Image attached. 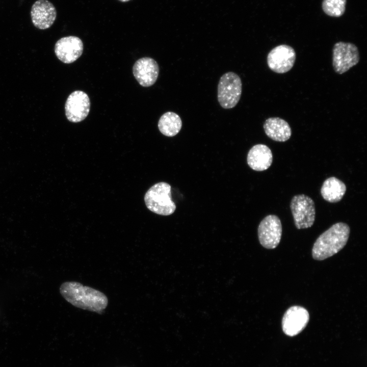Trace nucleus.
Instances as JSON below:
<instances>
[{"label": "nucleus", "instance_id": "nucleus-1", "mask_svg": "<svg viewBox=\"0 0 367 367\" xmlns=\"http://www.w3.org/2000/svg\"><path fill=\"white\" fill-rule=\"evenodd\" d=\"M60 292L73 306L99 314L103 312L108 304V299L104 294L78 282L63 283Z\"/></svg>", "mask_w": 367, "mask_h": 367}, {"label": "nucleus", "instance_id": "nucleus-2", "mask_svg": "<svg viewBox=\"0 0 367 367\" xmlns=\"http://www.w3.org/2000/svg\"><path fill=\"white\" fill-rule=\"evenodd\" d=\"M350 229L348 224L338 222L333 224L317 239L312 249L313 259L322 260L339 252L346 245Z\"/></svg>", "mask_w": 367, "mask_h": 367}, {"label": "nucleus", "instance_id": "nucleus-3", "mask_svg": "<svg viewBox=\"0 0 367 367\" xmlns=\"http://www.w3.org/2000/svg\"><path fill=\"white\" fill-rule=\"evenodd\" d=\"M171 187L168 183L161 182L152 186L146 193L144 201L151 212L162 216L172 214L176 209L171 198Z\"/></svg>", "mask_w": 367, "mask_h": 367}, {"label": "nucleus", "instance_id": "nucleus-4", "mask_svg": "<svg viewBox=\"0 0 367 367\" xmlns=\"http://www.w3.org/2000/svg\"><path fill=\"white\" fill-rule=\"evenodd\" d=\"M242 93V82L234 72H228L220 77L218 85V100L224 109L234 108L239 101Z\"/></svg>", "mask_w": 367, "mask_h": 367}, {"label": "nucleus", "instance_id": "nucleus-5", "mask_svg": "<svg viewBox=\"0 0 367 367\" xmlns=\"http://www.w3.org/2000/svg\"><path fill=\"white\" fill-rule=\"evenodd\" d=\"M290 208L297 228L305 229L312 226L316 209L314 201L310 197L304 194L294 196L291 200Z\"/></svg>", "mask_w": 367, "mask_h": 367}, {"label": "nucleus", "instance_id": "nucleus-6", "mask_svg": "<svg viewBox=\"0 0 367 367\" xmlns=\"http://www.w3.org/2000/svg\"><path fill=\"white\" fill-rule=\"evenodd\" d=\"M332 53L333 69L340 74L348 71L359 61L358 48L351 43L336 42L333 46Z\"/></svg>", "mask_w": 367, "mask_h": 367}, {"label": "nucleus", "instance_id": "nucleus-7", "mask_svg": "<svg viewBox=\"0 0 367 367\" xmlns=\"http://www.w3.org/2000/svg\"><path fill=\"white\" fill-rule=\"evenodd\" d=\"M261 245L267 249H274L279 244L282 235V225L279 217L274 215L265 217L257 229Z\"/></svg>", "mask_w": 367, "mask_h": 367}, {"label": "nucleus", "instance_id": "nucleus-8", "mask_svg": "<svg viewBox=\"0 0 367 367\" xmlns=\"http://www.w3.org/2000/svg\"><path fill=\"white\" fill-rule=\"evenodd\" d=\"M296 55L291 46L282 44L273 48L267 56V63L269 68L278 73H284L293 67Z\"/></svg>", "mask_w": 367, "mask_h": 367}, {"label": "nucleus", "instance_id": "nucleus-9", "mask_svg": "<svg viewBox=\"0 0 367 367\" xmlns=\"http://www.w3.org/2000/svg\"><path fill=\"white\" fill-rule=\"evenodd\" d=\"M90 108V99L87 94L82 91H75L66 100L65 105L66 116L70 122H81L87 117Z\"/></svg>", "mask_w": 367, "mask_h": 367}, {"label": "nucleus", "instance_id": "nucleus-10", "mask_svg": "<svg viewBox=\"0 0 367 367\" xmlns=\"http://www.w3.org/2000/svg\"><path fill=\"white\" fill-rule=\"evenodd\" d=\"M309 320V313L305 308L293 306L287 309L283 316V331L288 336L296 335L305 328Z\"/></svg>", "mask_w": 367, "mask_h": 367}, {"label": "nucleus", "instance_id": "nucleus-11", "mask_svg": "<svg viewBox=\"0 0 367 367\" xmlns=\"http://www.w3.org/2000/svg\"><path fill=\"white\" fill-rule=\"evenodd\" d=\"M83 43L76 36L64 37L58 40L55 44V53L57 58L62 62L70 64L74 62L82 55Z\"/></svg>", "mask_w": 367, "mask_h": 367}, {"label": "nucleus", "instance_id": "nucleus-12", "mask_svg": "<svg viewBox=\"0 0 367 367\" xmlns=\"http://www.w3.org/2000/svg\"><path fill=\"white\" fill-rule=\"evenodd\" d=\"M32 22L34 25L41 30L50 28L57 17V11L54 5L47 0H38L32 6Z\"/></svg>", "mask_w": 367, "mask_h": 367}, {"label": "nucleus", "instance_id": "nucleus-13", "mask_svg": "<svg viewBox=\"0 0 367 367\" xmlns=\"http://www.w3.org/2000/svg\"><path fill=\"white\" fill-rule=\"evenodd\" d=\"M133 74L138 82L143 87H150L156 82L159 67L153 59L144 57L138 60L133 67Z\"/></svg>", "mask_w": 367, "mask_h": 367}, {"label": "nucleus", "instance_id": "nucleus-14", "mask_svg": "<svg viewBox=\"0 0 367 367\" xmlns=\"http://www.w3.org/2000/svg\"><path fill=\"white\" fill-rule=\"evenodd\" d=\"M247 163L254 170L263 171L268 169L273 161L271 149L267 146L258 144L253 146L247 155Z\"/></svg>", "mask_w": 367, "mask_h": 367}, {"label": "nucleus", "instance_id": "nucleus-15", "mask_svg": "<svg viewBox=\"0 0 367 367\" xmlns=\"http://www.w3.org/2000/svg\"><path fill=\"white\" fill-rule=\"evenodd\" d=\"M264 129L267 136L277 142H285L292 135V130L288 123L279 117H271L264 123Z\"/></svg>", "mask_w": 367, "mask_h": 367}, {"label": "nucleus", "instance_id": "nucleus-16", "mask_svg": "<svg viewBox=\"0 0 367 367\" xmlns=\"http://www.w3.org/2000/svg\"><path fill=\"white\" fill-rule=\"evenodd\" d=\"M346 192V186L340 180L335 177L327 178L321 189V194L327 201L335 203L339 201Z\"/></svg>", "mask_w": 367, "mask_h": 367}, {"label": "nucleus", "instance_id": "nucleus-17", "mask_svg": "<svg viewBox=\"0 0 367 367\" xmlns=\"http://www.w3.org/2000/svg\"><path fill=\"white\" fill-rule=\"evenodd\" d=\"M182 127V121L180 117L175 113L167 112L163 114L158 122V127L160 132L167 137H173L176 135Z\"/></svg>", "mask_w": 367, "mask_h": 367}, {"label": "nucleus", "instance_id": "nucleus-18", "mask_svg": "<svg viewBox=\"0 0 367 367\" xmlns=\"http://www.w3.org/2000/svg\"><path fill=\"white\" fill-rule=\"evenodd\" d=\"M347 0H323L322 9L325 14L332 17H340L346 10Z\"/></svg>", "mask_w": 367, "mask_h": 367}, {"label": "nucleus", "instance_id": "nucleus-19", "mask_svg": "<svg viewBox=\"0 0 367 367\" xmlns=\"http://www.w3.org/2000/svg\"><path fill=\"white\" fill-rule=\"evenodd\" d=\"M118 1L120 2H121L125 3V2H127L130 0H118Z\"/></svg>", "mask_w": 367, "mask_h": 367}]
</instances>
